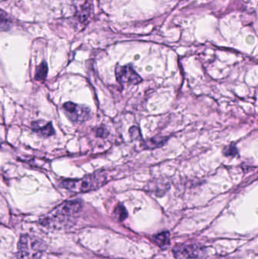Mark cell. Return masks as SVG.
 I'll list each match as a JSON object with an SVG mask.
<instances>
[{
  "mask_svg": "<svg viewBox=\"0 0 258 259\" xmlns=\"http://www.w3.org/2000/svg\"><path fill=\"white\" fill-rule=\"evenodd\" d=\"M106 181V177L101 174H94L80 180H65L61 186L74 193H86L99 188Z\"/></svg>",
  "mask_w": 258,
  "mask_h": 259,
  "instance_id": "obj_2",
  "label": "cell"
},
{
  "mask_svg": "<svg viewBox=\"0 0 258 259\" xmlns=\"http://www.w3.org/2000/svg\"><path fill=\"white\" fill-rule=\"evenodd\" d=\"M63 109L68 118L73 122H84L90 118V110L87 107L79 106L71 102L65 103Z\"/></svg>",
  "mask_w": 258,
  "mask_h": 259,
  "instance_id": "obj_4",
  "label": "cell"
},
{
  "mask_svg": "<svg viewBox=\"0 0 258 259\" xmlns=\"http://www.w3.org/2000/svg\"><path fill=\"white\" fill-rule=\"evenodd\" d=\"M97 134H98V137H106L107 132L104 129H98L97 131Z\"/></svg>",
  "mask_w": 258,
  "mask_h": 259,
  "instance_id": "obj_13",
  "label": "cell"
},
{
  "mask_svg": "<svg viewBox=\"0 0 258 259\" xmlns=\"http://www.w3.org/2000/svg\"><path fill=\"white\" fill-rule=\"evenodd\" d=\"M82 207L83 202L80 199L63 202L44 218L42 225L51 228L67 227L80 212Z\"/></svg>",
  "mask_w": 258,
  "mask_h": 259,
  "instance_id": "obj_1",
  "label": "cell"
},
{
  "mask_svg": "<svg viewBox=\"0 0 258 259\" xmlns=\"http://www.w3.org/2000/svg\"><path fill=\"white\" fill-rule=\"evenodd\" d=\"M116 77L121 84L134 85L142 81L140 76L133 70L131 65H118L116 68Z\"/></svg>",
  "mask_w": 258,
  "mask_h": 259,
  "instance_id": "obj_5",
  "label": "cell"
},
{
  "mask_svg": "<svg viewBox=\"0 0 258 259\" xmlns=\"http://www.w3.org/2000/svg\"><path fill=\"white\" fill-rule=\"evenodd\" d=\"M201 253V249L192 246H179L174 249V254L178 258H198Z\"/></svg>",
  "mask_w": 258,
  "mask_h": 259,
  "instance_id": "obj_6",
  "label": "cell"
},
{
  "mask_svg": "<svg viewBox=\"0 0 258 259\" xmlns=\"http://www.w3.org/2000/svg\"><path fill=\"white\" fill-rule=\"evenodd\" d=\"M12 27V21L4 11L0 10V30H9Z\"/></svg>",
  "mask_w": 258,
  "mask_h": 259,
  "instance_id": "obj_9",
  "label": "cell"
},
{
  "mask_svg": "<svg viewBox=\"0 0 258 259\" xmlns=\"http://www.w3.org/2000/svg\"><path fill=\"white\" fill-rule=\"evenodd\" d=\"M115 215L118 219V221L122 222L127 217V210L122 205H118L115 208Z\"/></svg>",
  "mask_w": 258,
  "mask_h": 259,
  "instance_id": "obj_11",
  "label": "cell"
},
{
  "mask_svg": "<svg viewBox=\"0 0 258 259\" xmlns=\"http://www.w3.org/2000/svg\"><path fill=\"white\" fill-rule=\"evenodd\" d=\"M48 73V66L45 62H42L40 65H38L36 68V76L35 78L38 80H42L46 77Z\"/></svg>",
  "mask_w": 258,
  "mask_h": 259,
  "instance_id": "obj_10",
  "label": "cell"
},
{
  "mask_svg": "<svg viewBox=\"0 0 258 259\" xmlns=\"http://www.w3.org/2000/svg\"><path fill=\"white\" fill-rule=\"evenodd\" d=\"M32 130L42 137H50L55 131L51 123L45 121H33L31 124Z\"/></svg>",
  "mask_w": 258,
  "mask_h": 259,
  "instance_id": "obj_7",
  "label": "cell"
},
{
  "mask_svg": "<svg viewBox=\"0 0 258 259\" xmlns=\"http://www.w3.org/2000/svg\"><path fill=\"white\" fill-rule=\"evenodd\" d=\"M154 241L160 247L165 248L170 245V234L168 232H163L158 234L154 237Z\"/></svg>",
  "mask_w": 258,
  "mask_h": 259,
  "instance_id": "obj_8",
  "label": "cell"
},
{
  "mask_svg": "<svg viewBox=\"0 0 258 259\" xmlns=\"http://www.w3.org/2000/svg\"><path fill=\"white\" fill-rule=\"evenodd\" d=\"M45 246L42 240L33 236L23 235L18 246V259H40Z\"/></svg>",
  "mask_w": 258,
  "mask_h": 259,
  "instance_id": "obj_3",
  "label": "cell"
},
{
  "mask_svg": "<svg viewBox=\"0 0 258 259\" xmlns=\"http://www.w3.org/2000/svg\"><path fill=\"white\" fill-rule=\"evenodd\" d=\"M224 155L226 156H233V155H237L238 149H236V146L234 145H230L227 146L224 150Z\"/></svg>",
  "mask_w": 258,
  "mask_h": 259,
  "instance_id": "obj_12",
  "label": "cell"
}]
</instances>
